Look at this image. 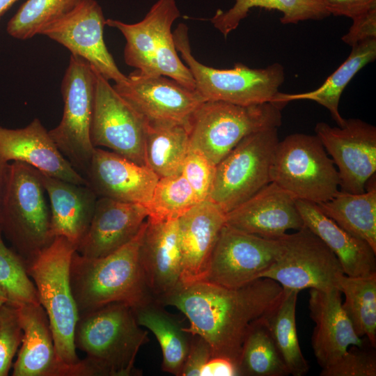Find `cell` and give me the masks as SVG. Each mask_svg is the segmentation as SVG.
Returning a JSON list of instances; mask_svg holds the SVG:
<instances>
[{
  "instance_id": "cell-1",
  "label": "cell",
  "mask_w": 376,
  "mask_h": 376,
  "mask_svg": "<svg viewBox=\"0 0 376 376\" xmlns=\"http://www.w3.org/2000/svg\"><path fill=\"white\" fill-rule=\"evenodd\" d=\"M283 292L282 286L268 278L235 288L200 281L180 285L160 304L185 315L190 325L184 330L203 338L212 357L228 359L237 366L249 327L274 308Z\"/></svg>"
},
{
  "instance_id": "cell-2",
  "label": "cell",
  "mask_w": 376,
  "mask_h": 376,
  "mask_svg": "<svg viewBox=\"0 0 376 376\" xmlns=\"http://www.w3.org/2000/svg\"><path fill=\"white\" fill-rule=\"evenodd\" d=\"M146 221L128 243L100 258L72 255L70 277L79 314L108 304L125 303L132 308L154 299L140 263V246Z\"/></svg>"
},
{
  "instance_id": "cell-3",
  "label": "cell",
  "mask_w": 376,
  "mask_h": 376,
  "mask_svg": "<svg viewBox=\"0 0 376 376\" xmlns=\"http://www.w3.org/2000/svg\"><path fill=\"white\" fill-rule=\"evenodd\" d=\"M76 250L66 238L55 237L26 265V269L47 315L58 360L71 370L72 376H86L75 344L79 314L71 289L70 268Z\"/></svg>"
},
{
  "instance_id": "cell-4",
  "label": "cell",
  "mask_w": 376,
  "mask_h": 376,
  "mask_svg": "<svg viewBox=\"0 0 376 376\" xmlns=\"http://www.w3.org/2000/svg\"><path fill=\"white\" fill-rule=\"evenodd\" d=\"M137 323L133 308L113 303L80 314L75 331V347L86 354L89 376L138 375L134 362L148 341Z\"/></svg>"
},
{
  "instance_id": "cell-5",
  "label": "cell",
  "mask_w": 376,
  "mask_h": 376,
  "mask_svg": "<svg viewBox=\"0 0 376 376\" xmlns=\"http://www.w3.org/2000/svg\"><path fill=\"white\" fill-rule=\"evenodd\" d=\"M180 16L175 0H157L144 18L134 24L107 19L126 40L125 63L146 76H165L196 90L195 81L175 47L171 26Z\"/></svg>"
},
{
  "instance_id": "cell-6",
  "label": "cell",
  "mask_w": 376,
  "mask_h": 376,
  "mask_svg": "<svg viewBox=\"0 0 376 376\" xmlns=\"http://www.w3.org/2000/svg\"><path fill=\"white\" fill-rule=\"evenodd\" d=\"M45 194L37 169L21 162L9 164L0 228L25 265L54 239Z\"/></svg>"
},
{
  "instance_id": "cell-7",
  "label": "cell",
  "mask_w": 376,
  "mask_h": 376,
  "mask_svg": "<svg viewBox=\"0 0 376 376\" xmlns=\"http://www.w3.org/2000/svg\"><path fill=\"white\" fill-rule=\"evenodd\" d=\"M178 52L191 72L196 91L205 101L242 106L272 102L285 80L282 65L251 68L237 63L231 69H217L200 63L191 54L188 28L180 24L173 33Z\"/></svg>"
},
{
  "instance_id": "cell-8",
  "label": "cell",
  "mask_w": 376,
  "mask_h": 376,
  "mask_svg": "<svg viewBox=\"0 0 376 376\" xmlns=\"http://www.w3.org/2000/svg\"><path fill=\"white\" fill-rule=\"evenodd\" d=\"M283 107L273 102L242 106L222 101H204L191 116L189 146L217 165L243 139L281 125Z\"/></svg>"
},
{
  "instance_id": "cell-9",
  "label": "cell",
  "mask_w": 376,
  "mask_h": 376,
  "mask_svg": "<svg viewBox=\"0 0 376 376\" xmlns=\"http://www.w3.org/2000/svg\"><path fill=\"white\" fill-rule=\"evenodd\" d=\"M272 182L297 199L315 204L332 198L340 185L337 169L319 138L302 133L279 141Z\"/></svg>"
},
{
  "instance_id": "cell-10",
  "label": "cell",
  "mask_w": 376,
  "mask_h": 376,
  "mask_svg": "<svg viewBox=\"0 0 376 376\" xmlns=\"http://www.w3.org/2000/svg\"><path fill=\"white\" fill-rule=\"evenodd\" d=\"M279 142L278 128L243 139L217 166L207 200L226 214L272 182V169Z\"/></svg>"
},
{
  "instance_id": "cell-11",
  "label": "cell",
  "mask_w": 376,
  "mask_h": 376,
  "mask_svg": "<svg viewBox=\"0 0 376 376\" xmlns=\"http://www.w3.org/2000/svg\"><path fill=\"white\" fill-rule=\"evenodd\" d=\"M95 74L84 58L71 54L61 93L63 112L59 124L49 133L72 166L86 173L94 147L91 141Z\"/></svg>"
},
{
  "instance_id": "cell-12",
  "label": "cell",
  "mask_w": 376,
  "mask_h": 376,
  "mask_svg": "<svg viewBox=\"0 0 376 376\" xmlns=\"http://www.w3.org/2000/svg\"><path fill=\"white\" fill-rule=\"evenodd\" d=\"M282 247L273 265L261 278L276 281L283 288L328 290L338 288V277L344 274L331 249L306 226L280 237Z\"/></svg>"
},
{
  "instance_id": "cell-13",
  "label": "cell",
  "mask_w": 376,
  "mask_h": 376,
  "mask_svg": "<svg viewBox=\"0 0 376 376\" xmlns=\"http://www.w3.org/2000/svg\"><path fill=\"white\" fill-rule=\"evenodd\" d=\"M91 141L138 164L146 166L147 122L95 69Z\"/></svg>"
},
{
  "instance_id": "cell-14",
  "label": "cell",
  "mask_w": 376,
  "mask_h": 376,
  "mask_svg": "<svg viewBox=\"0 0 376 376\" xmlns=\"http://www.w3.org/2000/svg\"><path fill=\"white\" fill-rule=\"evenodd\" d=\"M281 239L250 234L226 223L213 249L205 281L235 288L260 279L281 253Z\"/></svg>"
},
{
  "instance_id": "cell-15",
  "label": "cell",
  "mask_w": 376,
  "mask_h": 376,
  "mask_svg": "<svg viewBox=\"0 0 376 376\" xmlns=\"http://www.w3.org/2000/svg\"><path fill=\"white\" fill-rule=\"evenodd\" d=\"M315 132L336 166L340 190L364 192L368 180L376 171V127L350 118L341 127L318 123Z\"/></svg>"
},
{
  "instance_id": "cell-16",
  "label": "cell",
  "mask_w": 376,
  "mask_h": 376,
  "mask_svg": "<svg viewBox=\"0 0 376 376\" xmlns=\"http://www.w3.org/2000/svg\"><path fill=\"white\" fill-rule=\"evenodd\" d=\"M106 25L102 7L95 0H81L78 5L61 18L41 31L65 47L72 55L88 62L100 74L116 84L125 81L127 76L117 67L104 40Z\"/></svg>"
},
{
  "instance_id": "cell-17",
  "label": "cell",
  "mask_w": 376,
  "mask_h": 376,
  "mask_svg": "<svg viewBox=\"0 0 376 376\" xmlns=\"http://www.w3.org/2000/svg\"><path fill=\"white\" fill-rule=\"evenodd\" d=\"M116 91L147 122L171 123L188 127L189 120L205 100L196 90L188 88L165 76H146L137 71Z\"/></svg>"
},
{
  "instance_id": "cell-18",
  "label": "cell",
  "mask_w": 376,
  "mask_h": 376,
  "mask_svg": "<svg viewBox=\"0 0 376 376\" xmlns=\"http://www.w3.org/2000/svg\"><path fill=\"white\" fill-rule=\"evenodd\" d=\"M225 223L269 239H279L288 230H298L304 226L297 198L273 182L227 212Z\"/></svg>"
},
{
  "instance_id": "cell-19",
  "label": "cell",
  "mask_w": 376,
  "mask_h": 376,
  "mask_svg": "<svg viewBox=\"0 0 376 376\" xmlns=\"http://www.w3.org/2000/svg\"><path fill=\"white\" fill-rule=\"evenodd\" d=\"M86 174L88 186L97 196L144 206L159 178L147 166L100 148H94Z\"/></svg>"
},
{
  "instance_id": "cell-20",
  "label": "cell",
  "mask_w": 376,
  "mask_h": 376,
  "mask_svg": "<svg viewBox=\"0 0 376 376\" xmlns=\"http://www.w3.org/2000/svg\"><path fill=\"white\" fill-rule=\"evenodd\" d=\"M139 258L148 291L160 303L180 285L178 219L154 221L147 218Z\"/></svg>"
},
{
  "instance_id": "cell-21",
  "label": "cell",
  "mask_w": 376,
  "mask_h": 376,
  "mask_svg": "<svg viewBox=\"0 0 376 376\" xmlns=\"http://www.w3.org/2000/svg\"><path fill=\"white\" fill-rule=\"evenodd\" d=\"M0 156L8 162H21L51 177L88 186L38 118L23 128L0 127Z\"/></svg>"
},
{
  "instance_id": "cell-22",
  "label": "cell",
  "mask_w": 376,
  "mask_h": 376,
  "mask_svg": "<svg viewBox=\"0 0 376 376\" xmlns=\"http://www.w3.org/2000/svg\"><path fill=\"white\" fill-rule=\"evenodd\" d=\"M225 222L226 213L209 200L198 203L178 219L181 285L205 281L211 256Z\"/></svg>"
},
{
  "instance_id": "cell-23",
  "label": "cell",
  "mask_w": 376,
  "mask_h": 376,
  "mask_svg": "<svg viewBox=\"0 0 376 376\" xmlns=\"http://www.w3.org/2000/svg\"><path fill=\"white\" fill-rule=\"evenodd\" d=\"M147 218L148 211L143 205L100 197L76 251L88 258L107 256L132 240Z\"/></svg>"
},
{
  "instance_id": "cell-24",
  "label": "cell",
  "mask_w": 376,
  "mask_h": 376,
  "mask_svg": "<svg viewBox=\"0 0 376 376\" xmlns=\"http://www.w3.org/2000/svg\"><path fill=\"white\" fill-rule=\"evenodd\" d=\"M308 308L315 323L311 345L322 368L334 363L350 345L362 346L342 306L341 292L334 288L328 290L311 289Z\"/></svg>"
},
{
  "instance_id": "cell-25",
  "label": "cell",
  "mask_w": 376,
  "mask_h": 376,
  "mask_svg": "<svg viewBox=\"0 0 376 376\" xmlns=\"http://www.w3.org/2000/svg\"><path fill=\"white\" fill-rule=\"evenodd\" d=\"M22 338L13 376H72L58 359L47 315L36 304L16 305Z\"/></svg>"
},
{
  "instance_id": "cell-26",
  "label": "cell",
  "mask_w": 376,
  "mask_h": 376,
  "mask_svg": "<svg viewBox=\"0 0 376 376\" xmlns=\"http://www.w3.org/2000/svg\"><path fill=\"white\" fill-rule=\"evenodd\" d=\"M40 173L50 203L52 235L63 237L77 247L92 219L97 194L87 185Z\"/></svg>"
},
{
  "instance_id": "cell-27",
  "label": "cell",
  "mask_w": 376,
  "mask_h": 376,
  "mask_svg": "<svg viewBox=\"0 0 376 376\" xmlns=\"http://www.w3.org/2000/svg\"><path fill=\"white\" fill-rule=\"evenodd\" d=\"M304 226L331 249L349 276L376 274V251L364 240L350 234L326 216L317 204L297 199Z\"/></svg>"
},
{
  "instance_id": "cell-28",
  "label": "cell",
  "mask_w": 376,
  "mask_h": 376,
  "mask_svg": "<svg viewBox=\"0 0 376 376\" xmlns=\"http://www.w3.org/2000/svg\"><path fill=\"white\" fill-rule=\"evenodd\" d=\"M376 58V38L361 41L352 47L346 60L317 89L301 93L278 92L272 102L281 107L294 100H308L324 107L338 126H343L346 119L339 112L341 95L354 75L364 66Z\"/></svg>"
},
{
  "instance_id": "cell-29",
  "label": "cell",
  "mask_w": 376,
  "mask_h": 376,
  "mask_svg": "<svg viewBox=\"0 0 376 376\" xmlns=\"http://www.w3.org/2000/svg\"><path fill=\"white\" fill-rule=\"evenodd\" d=\"M317 205L340 227L366 241L376 251L375 174L368 180L364 192L339 190L332 198Z\"/></svg>"
},
{
  "instance_id": "cell-30",
  "label": "cell",
  "mask_w": 376,
  "mask_h": 376,
  "mask_svg": "<svg viewBox=\"0 0 376 376\" xmlns=\"http://www.w3.org/2000/svg\"><path fill=\"white\" fill-rule=\"evenodd\" d=\"M155 299L133 308L137 323L156 337L163 356L162 369L176 376L181 373L191 342L188 333Z\"/></svg>"
},
{
  "instance_id": "cell-31",
  "label": "cell",
  "mask_w": 376,
  "mask_h": 376,
  "mask_svg": "<svg viewBox=\"0 0 376 376\" xmlns=\"http://www.w3.org/2000/svg\"><path fill=\"white\" fill-rule=\"evenodd\" d=\"M189 149V136L186 125L147 122L146 164L159 178L181 173Z\"/></svg>"
},
{
  "instance_id": "cell-32",
  "label": "cell",
  "mask_w": 376,
  "mask_h": 376,
  "mask_svg": "<svg viewBox=\"0 0 376 376\" xmlns=\"http://www.w3.org/2000/svg\"><path fill=\"white\" fill-rule=\"evenodd\" d=\"M254 7L280 11L283 14L280 18L283 24L320 20L330 15L320 0H235L233 6L228 10H218L210 22L226 37Z\"/></svg>"
},
{
  "instance_id": "cell-33",
  "label": "cell",
  "mask_w": 376,
  "mask_h": 376,
  "mask_svg": "<svg viewBox=\"0 0 376 376\" xmlns=\"http://www.w3.org/2000/svg\"><path fill=\"white\" fill-rule=\"evenodd\" d=\"M299 291L283 288L282 297L265 316L271 335L289 375L303 376L309 365L302 354L296 327V304Z\"/></svg>"
},
{
  "instance_id": "cell-34",
  "label": "cell",
  "mask_w": 376,
  "mask_h": 376,
  "mask_svg": "<svg viewBox=\"0 0 376 376\" xmlns=\"http://www.w3.org/2000/svg\"><path fill=\"white\" fill-rule=\"evenodd\" d=\"M338 289L345 297L343 308L356 334L366 337L369 344L376 345V274L368 276L338 277Z\"/></svg>"
},
{
  "instance_id": "cell-35",
  "label": "cell",
  "mask_w": 376,
  "mask_h": 376,
  "mask_svg": "<svg viewBox=\"0 0 376 376\" xmlns=\"http://www.w3.org/2000/svg\"><path fill=\"white\" fill-rule=\"evenodd\" d=\"M242 376H286L288 369L262 317L249 327L237 363Z\"/></svg>"
},
{
  "instance_id": "cell-36",
  "label": "cell",
  "mask_w": 376,
  "mask_h": 376,
  "mask_svg": "<svg viewBox=\"0 0 376 376\" xmlns=\"http://www.w3.org/2000/svg\"><path fill=\"white\" fill-rule=\"evenodd\" d=\"M81 0H27L7 24L13 38L26 40L72 10Z\"/></svg>"
},
{
  "instance_id": "cell-37",
  "label": "cell",
  "mask_w": 376,
  "mask_h": 376,
  "mask_svg": "<svg viewBox=\"0 0 376 376\" xmlns=\"http://www.w3.org/2000/svg\"><path fill=\"white\" fill-rule=\"evenodd\" d=\"M198 202L181 173L159 178L150 201L145 206L154 221L177 219Z\"/></svg>"
},
{
  "instance_id": "cell-38",
  "label": "cell",
  "mask_w": 376,
  "mask_h": 376,
  "mask_svg": "<svg viewBox=\"0 0 376 376\" xmlns=\"http://www.w3.org/2000/svg\"><path fill=\"white\" fill-rule=\"evenodd\" d=\"M0 290L13 305L40 304L36 288L27 274L23 259L5 244L1 228Z\"/></svg>"
},
{
  "instance_id": "cell-39",
  "label": "cell",
  "mask_w": 376,
  "mask_h": 376,
  "mask_svg": "<svg viewBox=\"0 0 376 376\" xmlns=\"http://www.w3.org/2000/svg\"><path fill=\"white\" fill-rule=\"evenodd\" d=\"M215 171L216 165L200 150L189 146L181 173L191 187L198 203L207 200Z\"/></svg>"
},
{
  "instance_id": "cell-40",
  "label": "cell",
  "mask_w": 376,
  "mask_h": 376,
  "mask_svg": "<svg viewBox=\"0 0 376 376\" xmlns=\"http://www.w3.org/2000/svg\"><path fill=\"white\" fill-rule=\"evenodd\" d=\"M362 346L351 345L329 366L322 368L321 376H375V352Z\"/></svg>"
},
{
  "instance_id": "cell-41",
  "label": "cell",
  "mask_w": 376,
  "mask_h": 376,
  "mask_svg": "<svg viewBox=\"0 0 376 376\" xmlns=\"http://www.w3.org/2000/svg\"><path fill=\"white\" fill-rule=\"evenodd\" d=\"M22 338L16 307L5 303L0 306V376L8 375Z\"/></svg>"
},
{
  "instance_id": "cell-42",
  "label": "cell",
  "mask_w": 376,
  "mask_h": 376,
  "mask_svg": "<svg viewBox=\"0 0 376 376\" xmlns=\"http://www.w3.org/2000/svg\"><path fill=\"white\" fill-rule=\"evenodd\" d=\"M353 23L342 40L351 47L371 38H376V8L352 19Z\"/></svg>"
},
{
  "instance_id": "cell-43",
  "label": "cell",
  "mask_w": 376,
  "mask_h": 376,
  "mask_svg": "<svg viewBox=\"0 0 376 376\" xmlns=\"http://www.w3.org/2000/svg\"><path fill=\"white\" fill-rule=\"evenodd\" d=\"M195 336L196 340L191 342L181 376H201L203 368L212 357L209 344L201 337Z\"/></svg>"
},
{
  "instance_id": "cell-44",
  "label": "cell",
  "mask_w": 376,
  "mask_h": 376,
  "mask_svg": "<svg viewBox=\"0 0 376 376\" xmlns=\"http://www.w3.org/2000/svg\"><path fill=\"white\" fill-rule=\"evenodd\" d=\"M334 16H345L354 19L368 10L376 8V0H320Z\"/></svg>"
},
{
  "instance_id": "cell-45",
  "label": "cell",
  "mask_w": 376,
  "mask_h": 376,
  "mask_svg": "<svg viewBox=\"0 0 376 376\" xmlns=\"http://www.w3.org/2000/svg\"><path fill=\"white\" fill-rule=\"evenodd\" d=\"M237 376V365L231 360L219 357H212L203 368L201 376Z\"/></svg>"
},
{
  "instance_id": "cell-46",
  "label": "cell",
  "mask_w": 376,
  "mask_h": 376,
  "mask_svg": "<svg viewBox=\"0 0 376 376\" xmlns=\"http://www.w3.org/2000/svg\"><path fill=\"white\" fill-rule=\"evenodd\" d=\"M9 164L0 156V217L8 183Z\"/></svg>"
},
{
  "instance_id": "cell-47",
  "label": "cell",
  "mask_w": 376,
  "mask_h": 376,
  "mask_svg": "<svg viewBox=\"0 0 376 376\" xmlns=\"http://www.w3.org/2000/svg\"><path fill=\"white\" fill-rule=\"evenodd\" d=\"M8 302V299L6 295L0 290V306L5 303Z\"/></svg>"
}]
</instances>
